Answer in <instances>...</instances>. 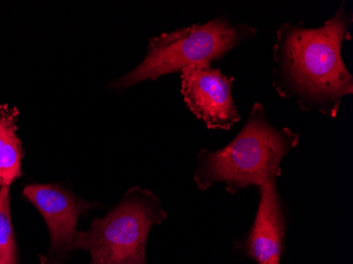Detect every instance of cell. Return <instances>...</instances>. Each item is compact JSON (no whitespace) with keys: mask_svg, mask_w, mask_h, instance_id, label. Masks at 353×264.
<instances>
[{"mask_svg":"<svg viewBox=\"0 0 353 264\" xmlns=\"http://www.w3.org/2000/svg\"><path fill=\"white\" fill-rule=\"evenodd\" d=\"M234 77L208 63L181 71V93L194 114L213 130H230L241 120L232 97Z\"/></svg>","mask_w":353,"mask_h":264,"instance_id":"8992f818","label":"cell"},{"mask_svg":"<svg viewBox=\"0 0 353 264\" xmlns=\"http://www.w3.org/2000/svg\"><path fill=\"white\" fill-rule=\"evenodd\" d=\"M352 13L342 3L322 27L283 23L276 30L272 52V86L281 99L296 103L303 111L336 118L343 100L353 93V77L342 57L350 41Z\"/></svg>","mask_w":353,"mask_h":264,"instance_id":"6da1fadb","label":"cell"},{"mask_svg":"<svg viewBox=\"0 0 353 264\" xmlns=\"http://www.w3.org/2000/svg\"><path fill=\"white\" fill-rule=\"evenodd\" d=\"M19 110L0 105V187H10L21 176L23 150L17 136Z\"/></svg>","mask_w":353,"mask_h":264,"instance_id":"ba28073f","label":"cell"},{"mask_svg":"<svg viewBox=\"0 0 353 264\" xmlns=\"http://www.w3.org/2000/svg\"><path fill=\"white\" fill-rule=\"evenodd\" d=\"M256 34L257 30L252 26L232 23L227 19L217 17L206 23L152 37L144 59L136 68L111 81L109 88L126 90L142 81H157L163 75L181 72L190 65H211Z\"/></svg>","mask_w":353,"mask_h":264,"instance_id":"3957f363","label":"cell"},{"mask_svg":"<svg viewBox=\"0 0 353 264\" xmlns=\"http://www.w3.org/2000/svg\"><path fill=\"white\" fill-rule=\"evenodd\" d=\"M23 196L41 212L50 234V246L39 254L41 264H65L77 252V222L100 204L82 199L59 184H29Z\"/></svg>","mask_w":353,"mask_h":264,"instance_id":"5b68a950","label":"cell"},{"mask_svg":"<svg viewBox=\"0 0 353 264\" xmlns=\"http://www.w3.org/2000/svg\"><path fill=\"white\" fill-rule=\"evenodd\" d=\"M299 140L295 131L272 124L263 105L255 103L245 126L229 145L216 152L200 150L194 172L196 186L205 192L215 183H224L227 192L235 194L248 186L259 187L276 181L283 159Z\"/></svg>","mask_w":353,"mask_h":264,"instance_id":"7a4b0ae2","label":"cell"},{"mask_svg":"<svg viewBox=\"0 0 353 264\" xmlns=\"http://www.w3.org/2000/svg\"><path fill=\"white\" fill-rule=\"evenodd\" d=\"M10 201V187H0V264H19Z\"/></svg>","mask_w":353,"mask_h":264,"instance_id":"9c48e42d","label":"cell"},{"mask_svg":"<svg viewBox=\"0 0 353 264\" xmlns=\"http://www.w3.org/2000/svg\"><path fill=\"white\" fill-rule=\"evenodd\" d=\"M259 203L253 225L236 242V249L256 264H281L287 234V214L276 181L259 186Z\"/></svg>","mask_w":353,"mask_h":264,"instance_id":"52a82bcc","label":"cell"},{"mask_svg":"<svg viewBox=\"0 0 353 264\" xmlns=\"http://www.w3.org/2000/svg\"><path fill=\"white\" fill-rule=\"evenodd\" d=\"M166 218L152 190L134 186L104 217L95 218L88 230L77 232L75 247L90 254L89 264H148L150 230Z\"/></svg>","mask_w":353,"mask_h":264,"instance_id":"277c9868","label":"cell"}]
</instances>
